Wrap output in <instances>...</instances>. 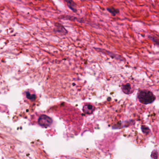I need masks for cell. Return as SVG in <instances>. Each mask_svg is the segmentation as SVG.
Listing matches in <instances>:
<instances>
[{
  "label": "cell",
  "instance_id": "obj_3",
  "mask_svg": "<svg viewBox=\"0 0 159 159\" xmlns=\"http://www.w3.org/2000/svg\"><path fill=\"white\" fill-rule=\"evenodd\" d=\"M53 31L61 35H65L67 34V30L63 26V25L59 22H56Z\"/></svg>",
  "mask_w": 159,
  "mask_h": 159
},
{
  "label": "cell",
  "instance_id": "obj_10",
  "mask_svg": "<svg viewBox=\"0 0 159 159\" xmlns=\"http://www.w3.org/2000/svg\"><path fill=\"white\" fill-rule=\"evenodd\" d=\"M26 97L28 99L32 101L35 100L36 99V95L35 94H31L29 92H26Z\"/></svg>",
  "mask_w": 159,
  "mask_h": 159
},
{
  "label": "cell",
  "instance_id": "obj_7",
  "mask_svg": "<svg viewBox=\"0 0 159 159\" xmlns=\"http://www.w3.org/2000/svg\"><path fill=\"white\" fill-rule=\"evenodd\" d=\"M95 110V107L91 104L86 105L83 107V111L87 114H91Z\"/></svg>",
  "mask_w": 159,
  "mask_h": 159
},
{
  "label": "cell",
  "instance_id": "obj_9",
  "mask_svg": "<svg viewBox=\"0 0 159 159\" xmlns=\"http://www.w3.org/2000/svg\"><path fill=\"white\" fill-rule=\"evenodd\" d=\"M149 38L152 40L156 44L159 45V36L158 35H149Z\"/></svg>",
  "mask_w": 159,
  "mask_h": 159
},
{
  "label": "cell",
  "instance_id": "obj_5",
  "mask_svg": "<svg viewBox=\"0 0 159 159\" xmlns=\"http://www.w3.org/2000/svg\"><path fill=\"white\" fill-rule=\"evenodd\" d=\"M64 2L67 5L68 7L70 10H72L74 13H77L78 12L77 10V5L73 0H63Z\"/></svg>",
  "mask_w": 159,
  "mask_h": 159
},
{
  "label": "cell",
  "instance_id": "obj_1",
  "mask_svg": "<svg viewBox=\"0 0 159 159\" xmlns=\"http://www.w3.org/2000/svg\"><path fill=\"white\" fill-rule=\"evenodd\" d=\"M137 98L139 101L144 105L151 104L156 99V97L153 94L147 89L140 90L138 92Z\"/></svg>",
  "mask_w": 159,
  "mask_h": 159
},
{
  "label": "cell",
  "instance_id": "obj_4",
  "mask_svg": "<svg viewBox=\"0 0 159 159\" xmlns=\"http://www.w3.org/2000/svg\"><path fill=\"white\" fill-rule=\"evenodd\" d=\"M121 90L126 95H130L133 92V88L132 87L130 83H126L122 85L121 87Z\"/></svg>",
  "mask_w": 159,
  "mask_h": 159
},
{
  "label": "cell",
  "instance_id": "obj_8",
  "mask_svg": "<svg viewBox=\"0 0 159 159\" xmlns=\"http://www.w3.org/2000/svg\"><path fill=\"white\" fill-rule=\"evenodd\" d=\"M106 10L113 16H116L117 14L120 13V10L117 8H115L113 7L107 8Z\"/></svg>",
  "mask_w": 159,
  "mask_h": 159
},
{
  "label": "cell",
  "instance_id": "obj_2",
  "mask_svg": "<svg viewBox=\"0 0 159 159\" xmlns=\"http://www.w3.org/2000/svg\"><path fill=\"white\" fill-rule=\"evenodd\" d=\"M38 122L39 125L42 127H49L52 123V120L51 118L46 115H42L39 117Z\"/></svg>",
  "mask_w": 159,
  "mask_h": 159
},
{
  "label": "cell",
  "instance_id": "obj_6",
  "mask_svg": "<svg viewBox=\"0 0 159 159\" xmlns=\"http://www.w3.org/2000/svg\"><path fill=\"white\" fill-rule=\"evenodd\" d=\"M60 19L67 20H72V21H77L80 22H84V20L81 18H78L74 16H70L68 15L62 16L60 17Z\"/></svg>",
  "mask_w": 159,
  "mask_h": 159
}]
</instances>
